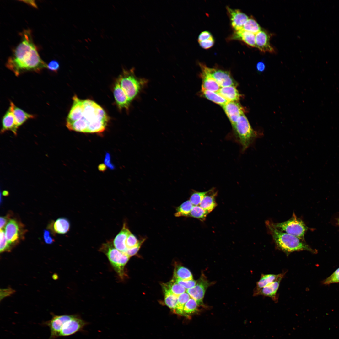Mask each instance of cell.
Listing matches in <instances>:
<instances>
[{
  "instance_id": "6da1fadb",
  "label": "cell",
  "mask_w": 339,
  "mask_h": 339,
  "mask_svg": "<svg viewBox=\"0 0 339 339\" xmlns=\"http://www.w3.org/2000/svg\"><path fill=\"white\" fill-rule=\"evenodd\" d=\"M66 126L71 131L85 133H99L106 129L109 118L104 109L90 99L73 98Z\"/></svg>"
},
{
  "instance_id": "9a60e30c",
  "label": "cell",
  "mask_w": 339,
  "mask_h": 339,
  "mask_svg": "<svg viewBox=\"0 0 339 339\" xmlns=\"http://www.w3.org/2000/svg\"><path fill=\"white\" fill-rule=\"evenodd\" d=\"M226 9L230 16L231 26L234 31L242 29L249 19L248 16L239 9H233L229 7H227Z\"/></svg>"
},
{
  "instance_id": "f6af8a7d",
  "label": "cell",
  "mask_w": 339,
  "mask_h": 339,
  "mask_svg": "<svg viewBox=\"0 0 339 339\" xmlns=\"http://www.w3.org/2000/svg\"><path fill=\"white\" fill-rule=\"evenodd\" d=\"M50 231L44 230L43 232V238L46 243L51 244L54 241L53 239L50 236Z\"/></svg>"
},
{
  "instance_id": "277c9868",
  "label": "cell",
  "mask_w": 339,
  "mask_h": 339,
  "mask_svg": "<svg viewBox=\"0 0 339 339\" xmlns=\"http://www.w3.org/2000/svg\"><path fill=\"white\" fill-rule=\"evenodd\" d=\"M232 127L235 139L241 145L243 152L261 136L260 133L253 130L244 114L240 116Z\"/></svg>"
},
{
  "instance_id": "8992f818",
  "label": "cell",
  "mask_w": 339,
  "mask_h": 339,
  "mask_svg": "<svg viewBox=\"0 0 339 339\" xmlns=\"http://www.w3.org/2000/svg\"><path fill=\"white\" fill-rule=\"evenodd\" d=\"M100 250L104 253L115 271L121 278H123L124 268L129 257L125 253L117 250L114 246L113 241H109L103 244Z\"/></svg>"
},
{
  "instance_id": "f1b7e54d",
  "label": "cell",
  "mask_w": 339,
  "mask_h": 339,
  "mask_svg": "<svg viewBox=\"0 0 339 339\" xmlns=\"http://www.w3.org/2000/svg\"><path fill=\"white\" fill-rule=\"evenodd\" d=\"M163 289L170 291L172 293L178 297L185 293L186 291L185 288L178 283L174 279L170 282L163 284Z\"/></svg>"
},
{
  "instance_id": "ac0fdd59",
  "label": "cell",
  "mask_w": 339,
  "mask_h": 339,
  "mask_svg": "<svg viewBox=\"0 0 339 339\" xmlns=\"http://www.w3.org/2000/svg\"><path fill=\"white\" fill-rule=\"evenodd\" d=\"M113 94L116 103L120 109L128 110L131 101L116 80L114 87Z\"/></svg>"
},
{
  "instance_id": "7bdbcfd3",
  "label": "cell",
  "mask_w": 339,
  "mask_h": 339,
  "mask_svg": "<svg viewBox=\"0 0 339 339\" xmlns=\"http://www.w3.org/2000/svg\"><path fill=\"white\" fill-rule=\"evenodd\" d=\"M50 70L56 72L59 68V64L56 60H53L47 64V68Z\"/></svg>"
},
{
  "instance_id": "44dd1931",
  "label": "cell",
  "mask_w": 339,
  "mask_h": 339,
  "mask_svg": "<svg viewBox=\"0 0 339 339\" xmlns=\"http://www.w3.org/2000/svg\"><path fill=\"white\" fill-rule=\"evenodd\" d=\"M217 192L212 188L207 191L199 206L209 213L212 211L216 207L217 203L215 198Z\"/></svg>"
},
{
  "instance_id": "9c48e42d",
  "label": "cell",
  "mask_w": 339,
  "mask_h": 339,
  "mask_svg": "<svg viewBox=\"0 0 339 339\" xmlns=\"http://www.w3.org/2000/svg\"><path fill=\"white\" fill-rule=\"evenodd\" d=\"M202 67L217 82L221 87L236 85V83L227 71L214 68H209L202 63Z\"/></svg>"
},
{
  "instance_id": "60d3db41",
  "label": "cell",
  "mask_w": 339,
  "mask_h": 339,
  "mask_svg": "<svg viewBox=\"0 0 339 339\" xmlns=\"http://www.w3.org/2000/svg\"><path fill=\"white\" fill-rule=\"evenodd\" d=\"M145 239H143L139 241L137 244L134 247L127 249L125 253L129 257L132 256L138 252L142 244L145 241Z\"/></svg>"
},
{
  "instance_id": "ab89813d",
  "label": "cell",
  "mask_w": 339,
  "mask_h": 339,
  "mask_svg": "<svg viewBox=\"0 0 339 339\" xmlns=\"http://www.w3.org/2000/svg\"><path fill=\"white\" fill-rule=\"evenodd\" d=\"M174 280L178 283L183 286L185 289H187L193 288L196 284L197 282L193 279L186 281L180 280Z\"/></svg>"
},
{
  "instance_id": "b9f144b4",
  "label": "cell",
  "mask_w": 339,
  "mask_h": 339,
  "mask_svg": "<svg viewBox=\"0 0 339 339\" xmlns=\"http://www.w3.org/2000/svg\"><path fill=\"white\" fill-rule=\"evenodd\" d=\"M201 47L204 49H208L214 45V40L213 36L211 38L202 41L198 42Z\"/></svg>"
},
{
  "instance_id": "4fadbf2b",
  "label": "cell",
  "mask_w": 339,
  "mask_h": 339,
  "mask_svg": "<svg viewBox=\"0 0 339 339\" xmlns=\"http://www.w3.org/2000/svg\"><path fill=\"white\" fill-rule=\"evenodd\" d=\"M20 226L14 219H10L6 224L5 232L6 239L10 245L14 244L20 238Z\"/></svg>"
},
{
  "instance_id": "e575fe53",
  "label": "cell",
  "mask_w": 339,
  "mask_h": 339,
  "mask_svg": "<svg viewBox=\"0 0 339 339\" xmlns=\"http://www.w3.org/2000/svg\"><path fill=\"white\" fill-rule=\"evenodd\" d=\"M196 302L191 298L185 304L183 309L184 316H187L188 315L196 312L198 310V306Z\"/></svg>"
},
{
  "instance_id": "4316f807",
  "label": "cell",
  "mask_w": 339,
  "mask_h": 339,
  "mask_svg": "<svg viewBox=\"0 0 339 339\" xmlns=\"http://www.w3.org/2000/svg\"><path fill=\"white\" fill-rule=\"evenodd\" d=\"M192 274L187 268L180 266H176L174 270V280H189L193 279Z\"/></svg>"
},
{
  "instance_id": "ffe728a7",
  "label": "cell",
  "mask_w": 339,
  "mask_h": 339,
  "mask_svg": "<svg viewBox=\"0 0 339 339\" xmlns=\"http://www.w3.org/2000/svg\"><path fill=\"white\" fill-rule=\"evenodd\" d=\"M202 78V89L214 92H218L221 87L213 77L201 66Z\"/></svg>"
},
{
  "instance_id": "8fae6325",
  "label": "cell",
  "mask_w": 339,
  "mask_h": 339,
  "mask_svg": "<svg viewBox=\"0 0 339 339\" xmlns=\"http://www.w3.org/2000/svg\"><path fill=\"white\" fill-rule=\"evenodd\" d=\"M209 283L204 275H202L195 285L186 290L190 296L194 299L199 305L203 304V300L206 289Z\"/></svg>"
},
{
  "instance_id": "603a6c76",
  "label": "cell",
  "mask_w": 339,
  "mask_h": 339,
  "mask_svg": "<svg viewBox=\"0 0 339 339\" xmlns=\"http://www.w3.org/2000/svg\"><path fill=\"white\" fill-rule=\"evenodd\" d=\"M10 103L12 106L16 124L18 128L27 120L35 118V115L29 114L16 106L12 101H10Z\"/></svg>"
},
{
  "instance_id": "3957f363",
  "label": "cell",
  "mask_w": 339,
  "mask_h": 339,
  "mask_svg": "<svg viewBox=\"0 0 339 339\" xmlns=\"http://www.w3.org/2000/svg\"><path fill=\"white\" fill-rule=\"evenodd\" d=\"M266 224L277 248L285 253L287 256L293 252L303 250L316 253V251L304 243V241L275 227L272 221H267Z\"/></svg>"
},
{
  "instance_id": "681fc988",
  "label": "cell",
  "mask_w": 339,
  "mask_h": 339,
  "mask_svg": "<svg viewBox=\"0 0 339 339\" xmlns=\"http://www.w3.org/2000/svg\"><path fill=\"white\" fill-rule=\"evenodd\" d=\"M23 1L25 3H26L28 4H29L30 5H31L32 6H33V7H34L35 8H37V5L35 3V1H32V0L27 1L26 0V1Z\"/></svg>"
},
{
  "instance_id": "4dcf8cb0",
  "label": "cell",
  "mask_w": 339,
  "mask_h": 339,
  "mask_svg": "<svg viewBox=\"0 0 339 339\" xmlns=\"http://www.w3.org/2000/svg\"><path fill=\"white\" fill-rule=\"evenodd\" d=\"M164 302L166 305L173 311L175 310L178 302V296L172 293L170 291L164 289Z\"/></svg>"
},
{
  "instance_id": "d6a6232c",
  "label": "cell",
  "mask_w": 339,
  "mask_h": 339,
  "mask_svg": "<svg viewBox=\"0 0 339 339\" xmlns=\"http://www.w3.org/2000/svg\"><path fill=\"white\" fill-rule=\"evenodd\" d=\"M242 29L256 35L261 30V27L255 20L250 18L245 24Z\"/></svg>"
},
{
  "instance_id": "d590c367",
  "label": "cell",
  "mask_w": 339,
  "mask_h": 339,
  "mask_svg": "<svg viewBox=\"0 0 339 339\" xmlns=\"http://www.w3.org/2000/svg\"><path fill=\"white\" fill-rule=\"evenodd\" d=\"M207 191L199 192L194 191L191 194L189 201L194 206L199 205Z\"/></svg>"
},
{
  "instance_id": "ee69618b",
  "label": "cell",
  "mask_w": 339,
  "mask_h": 339,
  "mask_svg": "<svg viewBox=\"0 0 339 339\" xmlns=\"http://www.w3.org/2000/svg\"><path fill=\"white\" fill-rule=\"evenodd\" d=\"M211 34L209 31H204L201 32L198 37V42L207 40L212 37Z\"/></svg>"
},
{
  "instance_id": "2e32d148",
  "label": "cell",
  "mask_w": 339,
  "mask_h": 339,
  "mask_svg": "<svg viewBox=\"0 0 339 339\" xmlns=\"http://www.w3.org/2000/svg\"><path fill=\"white\" fill-rule=\"evenodd\" d=\"M10 105L8 109L3 117L1 132L3 133L6 131H11L14 135H16L18 128L16 124L12 106L10 103Z\"/></svg>"
},
{
  "instance_id": "7a4b0ae2",
  "label": "cell",
  "mask_w": 339,
  "mask_h": 339,
  "mask_svg": "<svg viewBox=\"0 0 339 339\" xmlns=\"http://www.w3.org/2000/svg\"><path fill=\"white\" fill-rule=\"evenodd\" d=\"M20 42L8 58L6 66L18 76L27 71L40 72L47 68V64L40 58L34 44L31 32L25 30L22 34Z\"/></svg>"
},
{
  "instance_id": "74e56055",
  "label": "cell",
  "mask_w": 339,
  "mask_h": 339,
  "mask_svg": "<svg viewBox=\"0 0 339 339\" xmlns=\"http://www.w3.org/2000/svg\"><path fill=\"white\" fill-rule=\"evenodd\" d=\"M338 282H339V268L323 282V283L325 285Z\"/></svg>"
},
{
  "instance_id": "f35d334b",
  "label": "cell",
  "mask_w": 339,
  "mask_h": 339,
  "mask_svg": "<svg viewBox=\"0 0 339 339\" xmlns=\"http://www.w3.org/2000/svg\"><path fill=\"white\" fill-rule=\"evenodd\" d=\"M139 241L136 237L131 232L129 234L126 241V246L127 250L136 246Z\"/></svg>"
},
{
  "instance_id": "836d02e7",
  "label": "cell",
  "mask_w": 339,
  "mask_h": 339,
  "mask_svg": "<svg viewBox=\"0 0 339 339\" xmlns=\"http://www.w3.org/2000/svg\"><path fill=\"white\" fill-rule=\"evenodd\" d=\"M209 213L202 208L200 206H193L189 216L204 221Z\"/></svg>"
},
{
  "instance_id": "484cf974",
  "label": "cell",
  "mask_w": 339,
  "mask_h": 339,
  "mask_svg": "<svg viewBox=\"0 0 339 339\" xmlns=\"http://www.w3.org/2000/svg\"><path fill=\"white\" fill-rule=\"evenodd\" d=\"M282 273L278 274H261L259 280L256 282V286L254 292L272 283L277 280Z\"/></svg>"
},
{
  "instance_id": "1f68e13d",
  "label": "cell",
  "mask_w": 339,
  "mask_h": 339,
  "mask_svg": "<svg viewBox=\"0 0 339 339\" xmlns=\"http://www.w3.org/2000/svg\"><path fill=\"white\" fill-rule=\"evenodd\" d=\"M190 299V296L187 293H184L179 296L177 306L174 312L177 314L184 316V307Z\"/></svg>"
},
{
  "instance_id": "83f0119b",
  "label": "cell",
  "mask_w": 339,
  "mask_h": 339,
  "mask_svg": "<svg viewBox=\"0 0 339 339\" xmlns=\"http://www.w3.org/2000/svg\"><path fill=\"white\" fill-rule=\"evenodd\" d=\"M201 91L204 97L222 107L228 102L227 100L217 92L210 91L202 89Z\"/></svg>"
},
{
  "instance_id": "5bb4252c",
  "label": "cell",
  "mask_w": 339,
  "mask_h": 339,
  "mask_svg": "<svg viewBox=\"0 0 339 339\" xmlns=\"http://www.w3.org/2000/svg\"><path fill=\"white\" fill-rule=\"evenodd\" d=\"M222 107L232 126L235 124L240 116L244 114L243 108L237 101H228Z\"/></svg>"
},
{
  "instance_id": "ba28073f",
  "label": "cell",
  "mask_w": 339,
  "mask_h": 339,
  "mask_svg": "<svg viewBox=\"0 0 339 339\" xmlns=\"http://www.w3.org/2000/svg\"><path fill=\"white\" fill-rule=\"evenodd\" d=\"M75 315H56L52 314V318L49 320L43 322L42 324L49 328L50 336L49 339H55L58 337L59 334L64 324L72 318Z\"/></svg>"
},
{
  "instance_id": "d4e9b609",
  "label": "cell",
  "mask_w": 339,
  "mask_h": 339,
  "mask_svg": "<svg viewBox=\"0 0 339 339\" xmlns=\"http://www.w3.org/2000/svg\"><path fill=\"white\" fill-rule=\"evenodd\" d=\"M70 223L67 219L60 218L57 219L53 224V230L57 234H64L69 230Z\"/></svg>"
},
{
  "instance_id": "bcb514c9",
  "label": "cell",
  "mask_w": 339,
  "mask_h": 339,
  "mask_svg": "<svg viewBox=\"0 0 339 339\" xmlns=\"http://www.w3.org/2000/svg\"><path fill=\"white\" fill-rule=\"evenodd\" d=\"M265 65L264 63L262 62H259L256 64V69L259 72H263L265 70Z\"/></svg>"
},
{
  "instance_id": "8d00e7d4",
  "label": "cell",
  "mask_w": 339,
  "mask_h": 339,
  "mask_svg": "<svg viewBox=\"0 0 339 339\" xmlns=\"http://www.w3.org/2000/svg\"><path fill=\"white\" fill-rule=\"evenodd\" d=\"M0 251L3 252L6 251H9L10 250V245L8 242L5 233L3 229L0 230Z\"/></svg>"
},
{
  "instance_id": "30bf717a",
  "label": "cell",
  "mask_w": 339,
  "mask_h": 339,
  "mask_svg": "<svg viewBox=\"0 0 339 339\" xmlns=\"http://www.w3.org/2000/svg\"><path fill=\"white\" fill-rule=\"evenodd\" d=\"M87 323L79 316L75 315L71 319L63 325L58 335V337L72 335L83 330Z\"/></svg>"
},
{
  "instance_id": "f546056e",
  "label": "cell",
  "mask_w": 339,
  "mask_h": 339,
  "mask_svg": "<svg viewBox=\"0 0 339 339\" xmlns=\"http://www.w3.org/2000/svg\"><path fill=\"white\" fill-rule=\"evenodd\" d=\"M193 207L189 200L186 201L177 208L175 216L176 217L189 216Z\"/></svg>"
},
{
  "instance_id": "e0dca14e",
  "label": "cell",
  "mask_w": 339,
  "mask_h": 339,
  "mask_svg": "<svg viewBox=\"0 0 339 339\" xmlns=\"http://www.w3.org/2000/svg\"><path fill=\"white\" fill-rule=\"evenodd\" d=\"M270 38L267 33L261 30L255 35L256 47L262 52H274V50L270 42Z\"/></svg>"
},
{
  "instance_id": "c3c4849f",
  "label": "cell",
  "mask_w": 339,
  "mask_h": 339,
  "mask_svg": "<svg viewBox=\"0 0 339 339\" xmlns=\"http://www.w3.org/2000/svg\"><path fill=\"white\" fill-rule=\"evenodd\" d=\"M105 161V164L108 166L110 168H113V166L110 163V156L109 155L108 153H107L106 155Z\"/></svg>"
},
{
  "instance_id": "7c38bea8",
  "label": "cell",
  "mask_w": 339,
  "mask_h": 339,
  "mask_svg": "<svg viewBox=\"0 0 339 339\" xmlns=\"http://www.w3.org/2000/svg\"><path fill=\"white\" fill-rule=\"evenodd\" d=\"M286 272H283L281 275L274 282L254 292V296L263 295L269 297L275 302L278 301L277 293L280 282L284 276Z\"/></svg>"
},
{
  "instance_id": "d6986e66",
  "label": "cell",
  "mask_w": 339,
  "mask_h": 339,
  "mask_svg": "<svg viewBox=\"0 0 339 339\" xmlns=\"http://www.w3.org/2000/svg\"><path fill=\"white\" fill-rule=\"evenodd\" d=\"M131 232L126 223H124L122 228L114 239L113 243L114 246L118 250L125 253L127 249L126 241L128 236Z\"/></svg>"
},
{
  "instance_id": "7dc6e473",
  "label": "cell",
  "mask_w": 339,
  "mask_h": 339,
  "mask_svg": "<svg viewBox=\"0 0 339 339\" xmlns=\"http://www.w3.org/2000/svg\"><path fill=\"white\" fill-rule=\"evenodd\" d=\"M8 216H4V217H2V216H1L0 217V229H2V228H3L4 227V226H5V225L6 224L8 223L7 222H8Z\"/></svg>"
},
{
  "instance_id": "cb8c5ba5",
  "label": "cell",
  "mask_w": 339,
  "mask_h": 339,
  "mask_svg": "<svg viewBox=\"0 0 339 339\" xmlns=\"http://www.w3.org/2000/svg\"><path fill=\"white\" fill-rule=\"evenodd\" d=\"M217 92L228 101H237L240 96L236 86H233L221 87Z\"/></svg>"
},
{
  "instance_id": "7402d4cb",
  "label": "cell",
  "mask_w": 339,
  "mask_h": 339,
  "mask_svg": "<svg viewBox=\"0 0 339 339\" xmlns=\"http://www.w3.org/2000/svg\"><path fill=\"white\" fill-rule=\"evenodd\" d=\"M232 38L240 40L251 47H256L255 34L242 29L234 31Z\"/></svg>"
},
{
  "instance_id": "52a82bcc",
  "label": "cell",
  "mask_w": 339,
  "mask_h": 339,
  "mask_svg": "<svg viewBox=\"0 0 339 339\" xmlns=\"http://www.w3.org/2000/svg\"><path fill=\"white\" fill-rule=\"evenodd\" d=\"M274 226L280 230L304 241V236L307 228L303 221L298 218L293 213L291 218L281 223L272 222Z\"/></svg>"
},
{
  "instance_id": "5b68a950",
  "label": "cell",
  "mask_w": 339,
  "mask_h": 339,
  "mask_svg": "<svg viewBox=\"0 0 339 339\" xmlns=\"http://www.w3.org/2000/svg\"><path fill=\"white\" fill-rule=\"evenodd\" d=\"M134 70V68L128 70L123 69L116 80L131 101L147 83L146 79L137 77Z\"/></svg>"
}]
</instances>
